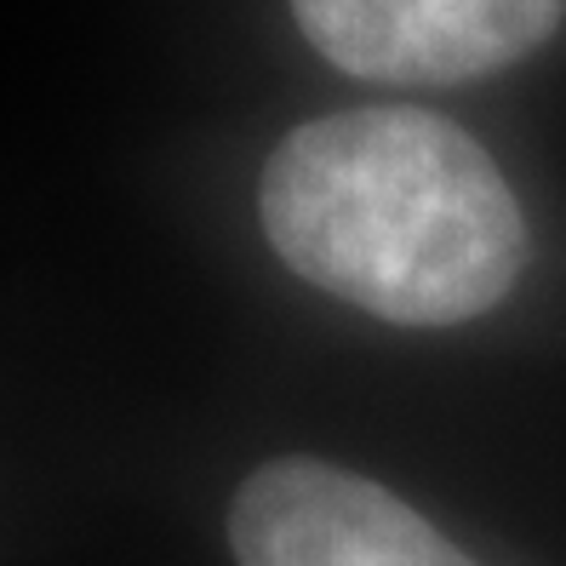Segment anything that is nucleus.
<instances>
[{
  "label": "nucleus",
  "instance_id": "nucleus-1",
  "mask_svg": "<svg viewBox=\"0 0 566 566\" xmlns=\"http://www.w3.org/2000/svg\"><path fill=\"white\" fill-rule=\"evenodd\" d=\"M258 212L286 270L389 326L475 321L504 304L526 263V223L497 160L412 104L286 132Z\"/></svg>",
  "mask_w": 566,
  "mask_h": 566
},
{
  "label": "nucleus",
  "instance_id": "nucleus-2",
  "mask_svg": "<svg viewBox=\"0 0 566 566\" xmlns=\"http://www.w3.org/2000/svg\"><path fill=\"white\" fill-rule=\"evenodd\" d=\"M241 566H475L389 486L321 458H275L229 510Z\"/></svg>",
  "mask_w": 566,
  "mask_h": 566
},
{
  "label": "nucleus",
  "instance_id": "nucleus-3",
  "mask_svg": "<svg viewBox=\"0 0 566 566\" xmlns=\"http://www.w3.org/2000/svg\"><path fill=\"white\" fill-rule=\"evenodd\" d=\"M292 18L344 75L452 86L538 52L566 0H292Z\"/></svg>",
  "mask_w": 566,
  "mask_h": 566
}]
</instances>
